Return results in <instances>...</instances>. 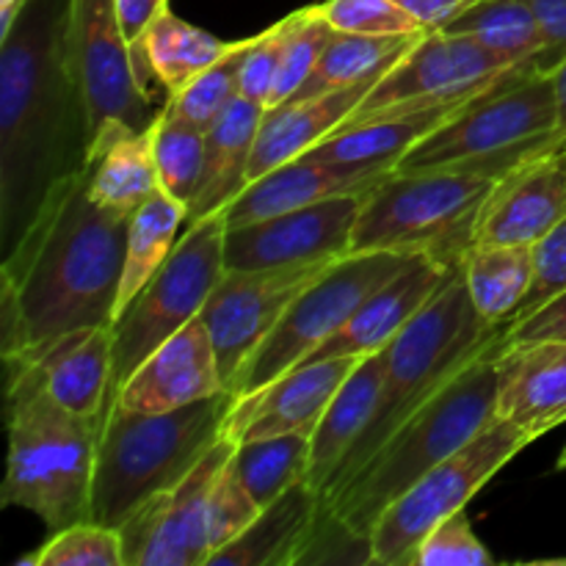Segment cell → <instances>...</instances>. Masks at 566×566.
I'll list each match as a JSON object with an SVG mask.
<instances>
[{"instance_id": "cell-1", "label": "cell", "mask_w": 566, "mask_h": 566, "mask_svg": "<svg viewBox=\"0 0 566 566\" xmlns=\"http://www.w3.org/2000/svg\"><path fill=\"white\" fill-rule=\"evenodd\" d=\"M130 219L97 208L86 175L48 191L0 269L3 359L86 326L111 324Z\"/></svg>"}, {"instance_id": "cell-2", "label": "cell", "mask_w": 566, "mask_h": 566, "mask_svg": "<svg viewBox=\"0 0 566 566\" xmlns=\"http://www.w3.org/2000/svg\"><path fill=\"white\" fill-rule=\"evenodd\" d=\"M0 235L3 254L50 188L86 166V114L64 61V6L28 0L0 36Z\"/></svg>"}, {"instance_id": "cell-3", "label": "cell", "mask_w": 566, "mask_h": 566, "mask_svg": "<svg viewBox=\"0 0 566 566\" xmlns=\"http://www.w3.org/2000/svg\"><path fill=\"white\" fill-rule=\"evenodd\" d=\"M503 340L506 332L420 403L340 490L321 501V514L370 539L376 520L392 501L475 440L497 418V354Z\"/></svg>"}, {"instance_id": "cell-4", "label": "cell", "mask_w": 566, "mask_h": 566, "mask_svg": "<svg viewBox=\"0 0 566 566\" xmlns=\"http://www.w3.org/2000/svg\"><path fill=\"white\" fill-rule=\"evenodd\" d=\"M235 392L171 412H130L111 401L97 440L88 520L122 528L142 503L180 484L224 437Z\"/></svg>"}, {"instance_id": "cell-5", "label": "cell", "mask_w": 566, "mask_h": 566, "mask_svg": "<svg viewBox=\"0 0 566 566\" xmlns=\"http://www.w3.org/2000/svg\"><path fill=\"white\" fill-rule=\"evenodd\" d=\"M503 332L506 324H492L475 310L459 265L440 293L385 348V385L376 418L354 442L329 486L321 492V501L340 490L420 403L429 401L459 368L495 343Z\"/></svg>"}, {"instance_id": "cell-6", "label": "cell", "mask_w": 566, "mask_h": 566, "mask_svg": "<svg viewBox=\"0 0 566 566\" xmlns=\"http://www.w3.org/2000/svg\"><path fill=\"white\" fill-rule=\"evenodd\" d=\"M558 147H566V136L551 72L520 64L415 144L396 169L468 171L501 180Z\"/></svg>"}, {"instance_id": "cell-7", "label": "cell", "mask_w": 566, "mask_h": 566, "mask_svg": "<svg viewBox=\"0 0 566 566\" xmlns=\"http://www.w3.org/2000/svg\"><path fill=\"white\" fill-rule=\"evenodd\" d=\"M9 468L0 503L61 531L92 514L94 459L103 418L70 412L31 379H6Z\"/></svg>"}, {"instance_id": "cell-8", "label": "cell", "mask_w": 566, "mask_h": 566, "mask_svg": "<svg viewBox=\"0 0 566 566\" xmlns=\"http://www.w3.org/2000/svg\"><path fill=\"white\" fill-rule=\"evenodd\" d=\"M495 180L468 171L392 169L363 193L352 252L420 254L462 265Z\"/></svg>"}, {"instance_id": "cell-9", "label": "cell", "mask_w": 566, "mask_h": 566, "mask_svg": "<svg viewBox=\"0 0 566 566\" xmlns=\"http://www.w3.org/2000/svg\"><path fill=\"white\" fill-rule=\"evenodd\" d=\"M224 238V210L188 224L158 274L136 293L119 318L111 321L114 396L155 348L202 315L210 293L227 271Z\"/></svg>"}, {"instance_id": "cell-10", "label": "cell", "mask_w": 566, "mask_h": 566, "mask_svg": "<svg viewBox=\"0 0 566 566\" xmlns=\"http://www.w3.org/2000/svg\"><path fill=\"white\" fill-rule=\"evenodd\" d=\"M418 258L420 254L401 252H348L337 258L318 280L298 293L280 324L238 370L230 392L249 396L313 357L352 321L370 293Z\"/></svg>"}, {"instance_id": "cell-11", "label": "cell", "mask_w": 566, "mask_h": 566, "mask_svg": "<svg viewBox=\"0 0 566 566\" xmlns=\"http://www.w3.org/2000/svg\"><path fill=\"white\" fill-rule=\"evenodd\" d=\"M531 442L534 440L509 420H492L475 440L431 468L381 512L370 531V564L409 566L429 531L451 514L468 509V503L490 484L492 475L501 473Z\"/></svg>"}, {"instance_id": "cell-12", "label": "cell", "mask_w": 566, "mask_h": 566, "mask_svg": "<svg viewBox=\"0 0 566 566\" xmlns=\"http://www.w3.org/2000/svg\"><path fill=\"white\" fill-rule=\"evenodd\" d=\"M64 61L81 94L88 144L114 122L144 130L158 122L130 42L116 14V0H64ZM88 149V147H86Z\"/></svg>"}, {"instance_id": "cell-13", "label": "cell", "mask_w": 566, "mask_h": 566, "mask_svg": "<svg viewBox=\"0 0 566 566\" xmlns=\"http://www.w3.org/2000/svg\"><path fill=\"white\" fill-rule=\"evenodd\" d=\"M332 263L335 260H315V263L276 265V269H227L221 274L199 321L213 343L227 390L243 363L258 352L260 343L271 335L287 307L296 302L298 293L310 282L318 280Z\"/></svg>"}, {"instance_id": "cell-14", "label": "cell", "mask_w": 566, "mask_h": 566, "mask_svg": "<svg viewBox=\"0 0 566 566\" xmlns=\"http://www.w3.org/2000/svg\"><path fill=\"white\" fill-rule=\"evenodd\" d=\"M514 66L520 64H509L464 33L429 31L370 88L346 125L381 111L426 108L448 99L473 97Z\"/></svg>"}, {"instance_id": "cell-15", "label": "cell", "mask_w": 566, "mask_h": 566, "mask_svg": "<svg viewBox=\"0 0 566 566\" xmlns=\"http://www.w3.org/2000/svg\"><path fill=\"white\" fill-rule=\"evenodd\" d=\"M235 442L221 437L171 490L158 492L119 528L125 566H208V501Z\"/></svg>"}, {"instance_id": "cell-16", "label": "cell", "mask_w": 566, "mask_h": 566, "mask_svg": "<svg viewBox=\"0 0 566 566\" xmlns=\"http://www.w3.org/2000/svg\"><path fill=\"white\" fill-rule=\"evenodd\" d=\"M359 208L363 193H346L227 230L224 265L254 271L343 258L352 252Z\"/></svg>"}, {"instance_id": "cell-17", "label": "cell", "mask_w": 566, "mask_h": 566, "mask_svg": "<svg viewBox=\"0 0 566 566\" xmlns=\"http://www.w3.org/2000/svg\"><path fill=\"white\" fill-rule=\"evenodd\" d=\"M6 379H31L53 401L83 418H103L114 401V332L111 324L61 335L17 357H6Z\"/></svg>"}, {"instance_id": "cell-18", "label": "cell", "mask_w": 566, "mask_h": 566, "mask_svg": "<svg viewBox=\"0 0 566 566\" xmlns=\"http://www.w3.org/2000/svg\"><path fill=\"white\" fill-rule=\"evenodd\" d=\"M363 357L307 359L285 370L260 390L238 396L224 423L232 442L276 434H310L318 429L326 407Z\"/></svg>"}, {"instance_id": "cell-19", "label": "cell", "mask_w": 566, "mask_h": 566, "mask_svg": "<svg viewBox=\"0 0 566 566\" xmlns=\"http://www.w3.org/2000/svg\"><path fill=\"white\" fill-rule=\"evenodd\" d=\"M566 216V147L539 155L495 180L473 247H534Z\"/></svg>"}, {"instance_id": "cell-20", "label": "cell", "mask_w": 566, "mask_h": 566, "mask_svg": "<svg viewBox=\"0 0 566 566\" xmlns=\"http://www.w3.org/2000/svg\"><path fill=\"white\" fill-rule=\"evenodd\" d=\"M224 390L227 385L213 343L202 321L197 318L164 346L155 348L116 390L114 401L130 412L155 415L205 401Z\"/></svg>"}, {"instance_id": "cell-21", "label": "cell", "mask_w": 566, "mask_h": 566, "mask_svg": "<svg viewBox=\"0 0 566 566\" xmlns=\"http://www.w3.org/2000/svg\"><path fill=\"white\" fill-rule=\"evenodd\" d=\"M390 171L392 169H381V166L335 164V160L315 158L307 153L249 182L224 208L227 230L287 213V210L307 208L332 197L365 193L376 182L385 180Z\"/></svg>"}, {"instance_id": "cell-22", "label": "cell", "mask_w": 566, "mask_h": 566, "mask_svg": "<svg viewBox=\"0 0 566 566\" xmlns=\"http://www.w3.org/2000/svg\"><path fill=\"white\" fill-rule=\"evenodd\" d=\"M497 418L539 440L566 423V340H503L497 354Z\"/></svg>"}, {"instance_id": "cell-23", "label": "cell", "mask_w": 566, "mask_h": 566, "mask_svg": "<svg viewBox=\"0 0 566 566\" xmlns=\"http://www.w3.org/2000/svg\"><path fill=\"white\" fill-rule=\"evenodd\" d=\"M457 269L459 265L418 258L401 274L387 280L379 291L370 293L363 307L352 315V321L335 337H329L310 359L368 357V354L387 348L392 337L440 293V287L451 280Z\"/></svg>"}, {"instance_id": "cell-24", "label": "cell", "mask_w": 566, "mask_h": 566, "mask_svg": "<svg viewBox=\"0 0 566 566\" xmlns=\"http://www.w3.org/2000/svg\"><path fill=\"white\" fill-rule=\"evenodd\" d=\"M86 193L97 208L133 219L158 197L160 171L155 160V125L136 130L125 122L103 127L86 149Z\"/></svg>"}, {"instance_id": "cell-25", "label": "cell", "mask_w": 566, "mask_h": 566, "mask_svg": "<svg viewBox=\"0 0 566 566\" xmlns=\"http://www.w3.org/2000/svg\"><path fill=\"white\" fill-rule=\"evenodd\" d=\"M376 83L337 88V92L315 94V97H293L274 108H265L252 164H249V182L287 160L302 158L304 153L326 142L332 133L340 130Z\"/></svg>"}, {"instance_id": "cell-26", "label": "cell", "mask_w": 566, "mask_h": 566, "mask_svg": "<svg viewBox=\"0 0 566 566\" xmlns=\"http://www.w3.org/2000/svg\"><path fill=\"white\" fill-rule=\"evenodd\" d=\"M263 116V103L238 94L224 114L205 130V166L188 205V224L221 213L249 186V164Z\"/></svg>"}, {"instance_id": "cell-27", "label": "cell", "mask_w": 566, "mask_h": 566, "mask_svg": "<svg viewBox=\"0 0 566 566\" xmlns=\"http://www.w3.org/2000/svg\"><path fill=\"white\" fill-rule=\"evenodd\" d=\"M473 97L448 99V103L426 105V108H392L374 116H365V119L352 122V125L332 133L326 142L310 149V155L335 160V164L396 169L415 144L423 142L429 133H434L448 116L457 114Z\"/></svg>"}, {"instance_id": "cell-28", "label": "cell", "mask_w": 566, "mask_h": 566, "mask_svg": "<svg viewBox=\"0 0 566 566\" xmlns=\"http://www.w3.org/2000/svg\"><path fill=\"white\" fill-rule=\"evenodd\" d=\"M321 497L302 481L285 495L260 509L258 520L210 556L208 566H287L302 564L318 523Z\"/></svg>"}, {"instance_id": "cell-29", "label": "cell", "mask_w": 566, "mask_h": 566, "mask_svg": "<svg viewBox=\"0 0 566 566\" xmlns=\"http://www.w3.org/2000/svg\"><path fill=\"white\" fill-rule=\"evenodd\" d=\"M381 385H385V348L368 354L348 374L337 396L326 407L318 429L313 431V457H310V486L321 492L329 486L332 475L348 457L354 442L365 434L376 409L381 401Z\"/></svg>"}, {"instance_id": "cell-30", "label": "cell", "mask_w": 566, "mask_h": 566, "mask_svg": "<svg viewBox=\"0 0 566 566\" xmlns=\"http://www.w3.org/2000/svg\"><path fill=\"white\" fill-rule=\"evenodd\" d=\"M238 44H241V39L221 42L213 33L180 20L171 11H164L144 33L142 48H138V66H142V75L153 72L171 97L182 86H188L193 77L202 75L208 66L230 55Z\"/></svg>"}, {"instance_id": "cell-31", "label": "cell", "mask_w": 566, "mask_h": 566, "mask_svg": "<svg viewBox=\"0 0 566 566\" xmlns=\"http://www.w3.org/2000/svg\"><path fill=\"white\" fill-rule=\"evenodd\" d=\"M426 33H409V36H368V33H348L335 28V33L326 42L324 53H321L318 64L310 72V77L298 88L296 97H315V94L381 81Z\"/></svg>"}, {"instance_id": "cell-32", "label": "cell", "mask_w": 566, "mask_h": 566, "mask_svg": "<svg viewBox=\"0 0 566 566\" xmlns=\"http://www.w3.org/2000/svg\"><path fill=\"white\" fill-rule=\"evenodd\" d=\"M182 227H188V205L169 197L166 191H160L138 213H133L130 227H127L125 265H122V282L119 293H116L114 318H119L122 310L136 298V293L169 260L177 241L186 232Z\"/></svg>"}, {"instance_id": "cell-33", "label": "cell", "mask_w": 566, "mask_h": 566, "mask_svg": "<svg viewBox=\"0 0 566 566\" xmlns=\"http://www.w3.org/2000/svg\"><path fill=\"white\" fill-rule=\"evenodd\" d=\"M462 274L475 310L492 324L509 326L534 282V247H470Z\"/></svg>"}, {"instance_id": "cell-34", "label": "cell", "mask_w": 566, "mask_h": 566, "mask_svg": "<svg viewBox=\"0 0 566 566\" xmlns=\"http://www.w3.org/2000/svg\"><path fill=\"white\" fill-rule=\"evenodd\" d=\"M440 31L464 33L509 64H536L545 33L525 0H475Z\"/></svg>"}, {"instance_id": "cell-35", "label": "cell", "mask_w": 566, "mask_h": 566, "mask_svg": "<svg viewBox=\"0 0 566 566\" xmlns=\"http://www.w3.org/2000/svg\"><path fill=\"white\" fill-rule=\"evenodd\" d=\"M310 457H313V437L276 434L235 442L230 468L235 470L258 506L265 509L287 490L310 479Z\"/></svg>"}, {"instance_id": "cell-36", "label": "cell", "mask_w": 566, "mask_h": 566, "mask_svg": "<svg viewBox=\"0 0 566 566\" xmlns=\"http://www.w3.org/2000/svg\"><path fill=\"white\" fill-rule=\"evenodd\" d=\"M155 160H158L160 188L169 197L191 205L205 166V130L175 116L164 105L155 122Z\"/></svg>"}, {"instance_id": "cell-37", "label": "cell", "mask_w": 566, "mask_h": 566, "mask_svg": "<svg viewBox=\"0 0 566 566\" xmlns=\"http://www.w3.org/2000/svg\"><path fill=\"white\" fill-rule=\"evenodd\" d=\"M282 22V53H280V77H276L274 97L269 108L287 103L296 97L298 88L310 77V72L318 64L326 42L335 33L332 22L321 14L318 6H307L293 14H287Z\"/></svg>"}, {"instance_id": "cell-38", "label": "cell", "mask_w": 566, "mask_h": 566, "mask_svg": "<svg viewBox=\"0 0 566 566\" xmlns=\"http://www.w3.org/2000/svg\"><path fill=\"white\" fill-rule=\"evenodd\" d=\"M125 566L119 528L83 523L53 531L48 542L31 556H22L20 566Z\"/></svg>"}, {"instance_id": "cell-39", "label": "cell", "mask_w": 566, "mask_h": 566, "mask_svg": "<svg viewBox=\"0 0 566 566\" xmlns=\"http://www.w3.org/2000/svg\"><path fill=\"white\" fill-rule=\"evenodd\" d=\"M247 44V39H241L235 50L230 55H224L221 61H216L213 66L202 72V75L193 77L188 86H182L180 92L171 94L166 108L171 111L180 119L191 122L199 130H208L216 119L227 111V105L238 97V64H241V50Z\"/></svg>"}, {"instance_id": "cell-40", "label": "cell", "mask_w": 566, "mask_h": 566, "mask_svg": "<svg viewBox=\"0 0 566 566\" xmlns=\"http://www.w3.org/2000/svg\"><path fill=\"white\" fill-rule=\"evenodd\" d=\"M318 9L337 31L368 33V36L426 33V28L392 0H324Z\"/></svg>"}, {"instance_id": "cell-41", "label": "cell", "mask_w": 566, "mask_h": 566, "mask_svg": "<svg viewBox=\"0 0 566 566\" xmlns=\"http://www.w3.org/2000/svg\"><path fill=\"white\" fill-rule=\"evenodd\" d=\"M495 564L492 553L475 536L468 520V509L451 514L429 531L415 551L409 566H490Z\"/></svg>"}, {"instance_id": "cell-42", "label": "cell", "mask_w": 566, "mask_h": 566, "mask_svg": "<svg viewBox=\"0 0 566 566\" xmlns=\"http://www.w3.org/2000/svg\"><path fill=\"white\" fill-rule=\"evenodd\" d=\"M260 506L252 495H249L247 486L241 484V479L235 475V470L227 468L221 470V475L216 479L213 490H210L208 501V542L210 551H221L230 542H235L249 525L258 520ZM210 553V556H213Z\"/></svg>"}, {"instance_id": "cell-43", "label": "cell", "mask_w": 566, "mask_h": 566, "mask_svg": "<svg viewBox=\"0 0 566 566\" xmlns=\"http://www.w3.org/2000/svg\"><path fill=\"white\" fill-rule=\"evenodd\" d=\"M280 53L282 22L258 33V36L247 39L241 50V64H238V92L243 97L263 103L269 108L271 97H274L276 77H280Z\"/></svg>"}, {"instance_id": "cell-44", "label": "cell", "mask_w": 566, "mask_h": 566, "mask_svg": "<svg viewBox=\"0 0 566 566\" xmlns=\"http://www.w3.org/2000/svg\"><path fill=\"white\" fill-rule=\"evenodd\" d=\"M566 291V216L542 238L539 243H534V282H531V291L525 296L523 307L514 315L512 321L523 318V315L534 313L542 304H547L551 298H556L558 293ZM509 321V324H512Z\"/></svg>"}, {"instance_id": "cell-45", "label": "cell", "mask_w": 566, "mask_h": 566, "mask_svg": "<svg viewBox=\"0 0 566 566\" xmlns=\"http://www.w3.org/2000/svg\"><path fill=\"white\" fill-rule=\"evenodd\" d=\"M509 343L525 340H566V291L558 293L547 304H542L534 313L512 321L506 326Z\"/></svg>"}, {"instance_id": "cell-46", "label": "cell", "mask_w": 566, "mask_h": 566, "mask_svg": "<svg viewBox=\"0 0 566 566\" xmlns=\"http://www.w3.org/2000/svg\"><path fill=\"white\" fill-rule=\"evenodd\" d=\"M534 9L545 33V50L536 59V70L551 72L566 59V0H525Z\"/></svg>"}, {"instance_id": "cell-47", "label": "cell", "mask_w": 566, "mask_h": 566, "mask_svg": "<svg viewBox=\"0 0 566 566\" xmlns=\"http://www.w3.org/2000/svg\"><path fill=\"white\" fill-rule=\"evenodd\" d=\"M164 11H169V0H116V14H119L122 33H125V39L130 42L136 64L144 33L149 31V25H153ZM138 70H142V66H138Z\"/></svg>"}, {"instance_id": "cell-48", "label": "cell", "mask_w": 566, "mask_h": 566, "mask_svg": "<svg viewBox=\"0 0 566 566\" xmlns=\"http://www.w3.org/2000/svg\"><path fill=\"white\" fill-rule=\"evenodd\" d=\"M392 3H398L407 14H412L426 31H440L448 22L457 20L468 6H473L475 0H392Z\"/></svg>"}, {"instance_id": "cell-49", "label": "cell", "mask_w": 566, "mask_h": 566, "mask_svg": "<svg viewBox=\"0 0 566 566\" xmlns=\"http://www.w3.org/2000/svg\"><path fill=\"white\" fill-rule=\"evenodd\" d=\"M551 77H553V86H556V99H558V125H562L566 136V59L553 66Z\"/></svg>"}, {"instance_id": "cell-50", "label": "cell", "mask_w": 566, "mask_h": 566, "mask_svg": "<svg viewBox=\"0 0 566 566\" xmlns=\"http://www.w3.org/2000/svg\"><path fill=\"white\" fill-rule=\"evenodd\" d=\"M25 3L28 0H0V36L14 25L17 14H20V9Z\"/></svg>"}, {"instance_id": "cell-51", "label": "cell", "mask_w": 566, "mask_h": 566, "mask_svg": "<svg viewBox=\"0 0 566 566\" xmlns=\"http://www.w3.org/2000/svg\"><path fill=\"white\" fill-rule=\"evenodd\" d=\"M558 470H566V448H564L562 457H558Z\"/></svg>"}, {"instance_id": "cell-52", "label": "cell", "mask_w": 566, "mask_h": 566, "mask_svg": "<svg viewBox=\"0 0 566 566\" xmlns=\"http://www.w3.org/2000/svg\"><path fill=\"white\" fill-rule=\"evenodd\" d=\"M562 564H566V562H562Z\"/></svg>"}]
</instances>
